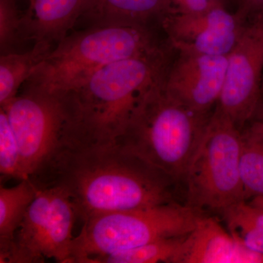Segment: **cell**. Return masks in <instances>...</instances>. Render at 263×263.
I'll return each mask as SVG.
<instances>
[{
    "mask_svg": "<svg viewBox=\"0 0 263 263\" xmlns=\"http://www.w3.org/2000/svg\"><path fill=\"white\" fill-rule=\"evenodd\" d=\"M34 184L63 190L82 222L108 213L183 202L179 184L117 143L72 148Z\"/></svg>",
    "mask_w": 263,
    "mask_h": 263,
    "instance_id": "6da1fadb",
    "label": "cell"
},
{
    "mask_svg": "<svg viewBox=\"0 0 263 263\" xmlns=\"http://www.w3.org/2000/svg\"><path fill=\"white\" fill-rule=\"evenodd\" d=\"M167 67L160 48L106 66L58 95L79 145L117 143L143 100L163 83Z\"/></svg>",
    "mask_w": 263,
    "mask_h": 263,
    "instance_id": "7a4b0ae2",
    "label": "cell"
},
{
    "mask_svg": "<svg viewBox=\"0 0 263 263\" xmlns=\"http://www.w3.org/2000/svg\"><path fill=\"white\" fill-rule=\"evenodd\" d=\"M160 48L148 27L94 24L57 43L27 80V87L62 94L106 66Z\"/></svg>",
    "mask_w": 263,
    "mask_h": 263,
    "instance_id": "3957f363",
    "label": "cell"
},
{
    "mask_svg": "<svg viewBox=\"0 0 263 263\" xmlns=\"http://www.w3.org/2000/svg\"><path fill=\"white\" fill-rule=\"evenodd\" d=\"M212 114L185 106L164 91L162 83L137 109L117 143L183 186Z\"/></svg>",
    "mask_w": 263,
    "mask_h": 263,
    "instance_id": "277c9868",
    "label": "cell"
},
{
    "mask_svg": "<svg viewBox=\"0 0 263 263\" xmlns=\"http://www.w3.org/2000/svg\"><path fill=\"white\" fill-rule=\"evenodd\" d=\"M203 215L183 202H171L94 216L83 222L74 238L70 263H92L156 240L184 236Z\"/></svg>",
    "mask_w": 263,
    "mask_h": 263,
    "instance_id": "5b68a950",
    "label": "cell"
},
{
    "mask_svg": "<svg viewBox=\"0 0 263 263\" xmlns=\"http://www.w3.org/2000/svg\"><path fill=\"white\" fill-rule=\"evenodd\" d=\"M240 131L214 109L183 179L184 203L203 214H220L245 200L240 176Z\"/></svg>",
    "mask_w": 263,
    "mask_h": 263,
    "instance_id": "8992f818",
    "label": "cell"
},
{
    "mask_svg": "<svg viewBox=\"0 0 263 263\" xmlns=\"http://www.w3.org/2000/svg\"><path fill=\"white\" fill-rule=\"evenodd\" d=\"M1 108L18 142L25 179L37 182L64 154L79 146L60 95L27 87Z\"/></svg>",
    "mask_w": 263,
    "mask_h": 263,
    "instance_id": "52a82bcc",
    "label": "cell"
},
{
    "mask_svg": "<svg viewBox=\"0 0 263 263\" xmlns=\"http://www.w3.org/2000/svg\"><path fill=\"white\" fill-rule=\"evenodd\" d=\"M76 219L73 204L63 190L37 189L14 238L0 247V262L38 263L53 259L70 263Z\"/></svg>",
    "mask_w": 263,
    "mask_h": 263,
    "instance_id": "ba28073f",
    "label": "cell"
},
{
    "mask_svg": "<svg viewBox=\"0 0 263 263\" xmlns=\"http://www.w3.org/2000/svg\"><path fill=\"white\" fill-rule=\"evenodd\" d=\"M251 17L227 56L224 86L216 105L240 131L253 119L262 100L263 13Z\"/></svg>",
    "mask_w": 263,
    "mask_h": 263,
    "instance_id": "9c48e42d",
    "label": "cell"
},
{
    "mask_svg": "<svg viewBox=\"0 0 263 263\" xmlns=\"http://www.w3.org/2000/svg\"><path fill=\"white\" fill-rule=\"evenodd\" d=\"M160 23L179 53L227 57L238 42L246 21L219 6L196 14L174 12Z\"/></svg>",
    "mask_w": 263,
    "mask_h": 263,
    "instance_id": "30bf717a",
    "label": "cell"
},
{
    "mask_svg": "<svg viewBox=\"0 0 263 263\" xmlns=\"http://www.w3.org/2000/svg\"><path fill=\"white\" fill-rule=\"evenodd\" d=\"M164 76V91L197 113L212 114L220 98L228 58L224 56L179 53Z\"/></svg>",
    "mask_w": 263,
    "mask_h": 263,
    "instance_id": "8fae6325",
    "label": "cell"
},
{
    "mask_svg": "<svg viewBox=\"0 0 263 263\" xmlns=\"http://www.w3.org/2000/svg\"><path fill=\"white\" fill-rule=\"evenodd\" d=\"M174 263H263V254L240 245L216 217L205 214L185 237Z\"/></svg>",
    "mask_w": 263,
    "mask_h": 263,
    "instance_id": "7c38bea8",
    "label": "cell"
},
{
    "mask_svg": "<svg viewBox=\"0 0 263 263\" xmlns=\"http://www.w3.org/2000/svg\"><path fill=\"white\" fill-rule=\"evenodd\" d=\"M94 4L95 0H29L21 18V39L57 44Z\"/></svg>",
    "mask_w": 263,
    "mask_h": 263,
    "instance_id": "4fadbf2b",
    "label": "cell"
},
{
    "mask_svg": "<svg viewBox=\"0 0 263 263\" xmlns=\"http://www.w3.org/2000/svg\"><path fill=\"white\" fill-rule=\"evenodd\" d=\"M175 12L170 0H95L88 16L94 24H120L147 27Z\"/></svg>",
    "mask_w": 263,
    "mask_h": 263,
    "instance_id": "5bb4252c",
    "label": "cell"
},
{
    "mask_svg": "<svg viewBox=\"0 0 263 263\" xmlns=\"http://www.w3.org/2000/svg\"><path fill=\"white\" fill-rule=\"evenodd\" d=\"M53 44L34 43L25 53H9L0 57V105H8L17 96L21 85L27 81L33 72L53 50Z\"/></svg>",
    "mask_w": 263,
    "mask_h": 263,
    "instance_id": "9a60e30c",
    "label": "cell"
},
{
    "mask_svg": "<svg viewBox=\"0 0 263 263\" xmlns=\"http://www.w3.org/2000/svg\"><path fill=\"white\" fill-rule=\"evenodd\" d=\"M30 179H24L13 187H0V247L10 243L37 195Z\"/></svg>",
    "mask_w": 263,
    "mask_h": 263,
    "instance_id": "2e32d148",
    "label": "cell"
},
{
    "mask_svg": "<svg viewBox=\"0 0 263 263\" xmlns=\"http://www.w3.org/2000/svg\"><path fill=\"white\" fill-rule=\"evenodd\" d=\"M220 215L238 243L263 254V209L242 200L227 208Z\"/></svg>",
    "mask_w": 263,
    "mask_h": 263,
    "instance_id": "e0dca14e",
    "label": "cell"
},
{
    "mask_svg": "<svg viewBox=\"0 0 263 263\" xmlns=\"http://www.w3.org/2000/svg\"><path fill=\"white\" fill-rule=\"evenodd\" d=\"M240 176L245 200L263 195V139L242 131Z\"/></svg>",
    "mask_w": 263,
    "mask_h": 263,
    "instance_id": "ac0fdd59",
    "label": "cell"
},
{
    "mask_svg": "<svg viewBox=\"0 0 263 263\" xmlns=\"http://www.w3.org/2000/svg\"><path fill=\"white\" fill-rule=\"evenodd\" d=\"M186 235L163 238L136 248L108 254L95 259L92 263H174Z\"/></svg>",
    "mask_w": 263,
    "mask_h": 263,
    "instance_id": "d6986e66",
    "label": "cell"
},
{
    "mask_svg": "<svg viewBox=\"0 0 263 263\" xmlns=\"http://www.w3.org/2000/svg\"><path fill=\"white\" fill-rule=\"evenodd\" d=\"M0 173L5 177L25 179L18 142L3 108L0 109Z\"/></svg>",
    "mask_w": 263,
    "mask_h": 263,
    "instance_id": "ffe728a7",
    "label": "cell"
},
{
    "mask_svg": "<svg viewBox=\"0 0 263 263\" xmlns=\"http://www.w3.org/2000/svg\"><path fill=\"white\" fill-rule=\"evenodd\" d=\"M21 16L15 0H0L1 54L13 53L11 48L20 41Z\"/></svg>",
    "mask_w": 263,
    "mask_h": 263,
    "instance_id": "44dd1931",
    "label": "cell"
},
{
    "mask_svg": "<svg viewBox=\"0 0 263 263\" xmlns=\"http://www.w3.org/2000/svg\"><path fill=\"white\" fill-rule=\"evenodd\" d=\"M176 13L196 14L216 7L226 6L228 0H170Z\"/></svg>",
    "mask_w": 263,
    "mask_h": 263,
    "instance_id": "7402d4cb",
    "label": "cell"
},
{
    "mask_svg": "<svg viewBox=\"0 0 263 263\" xmlns=\"http://www.w3.org/2000/svg\"><path fill=\"white\" fill-rule=\"evenodd\" d=\"M263 13V0H238L236 13L243 20L258 13Z\"/></svg>",
    "mask_w": 263,
    "mask_h": 263,
    "instance_id": "603a6c76",
    "label": "cell"
},
{
    "mask_svg": "<svg viewBox=\"0 0 263 263\" xmlns=\"http://www.w3.org/2000/svg\"><path fill=\"white\" fill-rule=\"evenodd\" d=\"M251 122L252 124L245 129L246 130L263 139V100H261L259 108Z\"/></svg>",
    "mask_w": 263,
    "mask_h": 263,
    "instance_id": "cb8c5ba5",
    "label": "cell"
},
{
    "mask_svg": "<svg viewBox=\"0 0 263 263\" xmlns=\"http://www.w3.org/2000/svg\"><path fill=\"white\" fill-rule=\"evenodd\" d=\"M248 202H250L252 205H255V206H257L263 209V195L254 197V198L248 200Z\"/></svg>",
    "mask_w": 263,
    "mask_h": 263,
    "instance_id": "d4e9b609",
    "label": "cell"
},
{
    "mask_svg": "<svg viewBox=\"0 0 263 263\" xmlns=\"http://www.w3.org/2000/svg\"><path fill=\"white\" fill-rule=\"evenodd\" d=\"M262 100H263V76H262Z\"/></svg>",
    "mask_w": 263,
    "mask_h": 263,
    "instance_id": "484cf974",
    "label": "cell"
}]
</instances>
